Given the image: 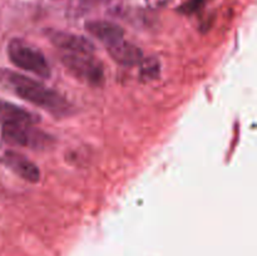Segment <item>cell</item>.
<instances>
[{"label":"cell","instance_id":"1","mask_svg":"<svg viewBox=\"0 0 257 256\" xmlns=\"http://www.w3.org/2000/svg\"><path fill=\"white\" fill-rule=\"evenodd\" d=\"M0 84L22 99L43 108L53 115H67L70 104L63 95L42 82L10 69H0Z\"/></svg>","mask_w":257,"mask_h":256},{"label":"cell","instance_id":"2","mask_svg":"<svg viewBox=\"0 0 257 256\" xmlns=\"http://www.w3.org/2000/svg\"><path fill=\"white\" fill-rule=\"evenodd\" d=\"M7 50L10 62L15 67L40 78H49L52 74L49 63L42 50L33 47L25 40L14 38L9 42Z\"/></svg>","mask_w":257,"mask_h":256},{"label":"cell","instance_id":"3","mask_svg":"<svg viewBox=\"0 0 257 256\" xmlns=\"http://www.w3.org/2000/svg\"><path fill=\"white\" fill-rule=\"evenodd\" d=\"M62 63L65 69L75 77L90 85H100L104 82V69L102 63L95 59L94 54H73L64 53Z\"/></svg>","mask_w":257,"mask_h":256},{"label":"cell","instance_id":"4","mask_svg":"<svg viewBox=\"0 0 257 256\" xmlns=\"http://www.w3.org/2000/svg\"><path fill=\"white\" fill-rule=\"evenodd\" d=\"M2 137L8 145L32 150H47L53 143V137L37 130L32 124L3 125Z\"/></svg>","mask_w":257,"mask_h":256},{"label":"cell","instance_id":"5","mask_svg":"<svg viewBox=\"0 0 257 256\" xmlns=\"http://www.w3.org/2000/svg\"><path fill=\"white\" fill-rule=\"evenodd\" d=\"M50 42L58 49L73 54H94V44L83 35L68 32H53L49 34Z\"/></svg>","mask_w":257,"mask_h":256},{"label":"cell","instance_id":"6","mask_svg":"<svg viewBox=\"0 0 257 256\" xmlns=\"http://www.w3.org/2000/svg\"><path fill=\"white\" fill-rule=\"evenodd\" d=\"M3 163L8 168L17 173L20 178L28 181L30 183H37L40 180V171L37 165L24 157L23 155L13 151H7L2 157Z\"/></svg>","mask_w":257,"mask_h":256},{"label":"cell","instance_id":"7","mask_svg":"<svg viewBox=\"0 0 257 256\" xmlns=\"http://www.w3.org/2000/svg\"><path fill=\"white\" fill-rule=\"evenodd\" d=\"M85 29L92 37L97 38L105 48L119 40L124 39V30L122 27L108 20H92L85 23Z\"/></svg>","mask_w":257,"mask_h":256},{"label":"cell","instance_id":"8","mask_svg":"<svg viewBox=\"0 0 257 256\" xmlns=\"http://www.w3.org/2000/svg\"><path fill=\"white\" fill-rule=\"evenodd\" d=\"M39 122L38 115L14 103L0 99V124H32Z\"/></svg>","mask_w":257,"mask_h":256},{"label":"cell","instance_id":"9","mask_svg":"<svg viewBox=\"0 0 257 256\" xmlns=\"http://www.w3.org/2000/svg\"><path fill=\"white\" fill-rule=\"evenodd\" d=\"M108 53L114 62L125 67H133L142 62L143 52L132 43L122 39L107 47Z\"/></svg>","mask_w":257,"mask_h":256},{"label":"cell","instance_id":"10","mask_svg":"<svg viewBox=\"0 0 257 256\" xmlns=\"http://www.w3.org/2000/svg\"><path fill=\"white\" fill-rule=\"evenodd\" d=\"M140 69V78L145 82H150V80H155L160 77L161 72V64L160 60L156 57L147 58V59H142Z\"/></svg>","mask_w":257,"mask_h":256},{"label":"cell","instance_id":"11","mask_svg":"<svg viewBox=\"0 0 257 256\" xmlns=\"http://www.w3.org/2000/svg\"><path fill=\"white\" fill-rule=\"evenodd\" d=\"M205 3L206 0H186L178 10H180V13L186 15L195 14L196 12H198L205 5Z\"/></svg>","mask_w":257,"mask_h":256},{"label":"cell","instance_id":"12","mask_svg":"<svg viewBox=\"0 0 257 256\" xmlns=\"http://www.w3.org/2000/svg\"><path fill=\"white\" fill-rule=\"evenodd\" d=\"M171 0H145L146 5H147L150 9H162V8H165L166 5L170 3Z\"/></svg>","mask_w":257,"mask_h":256}]
</instances>
